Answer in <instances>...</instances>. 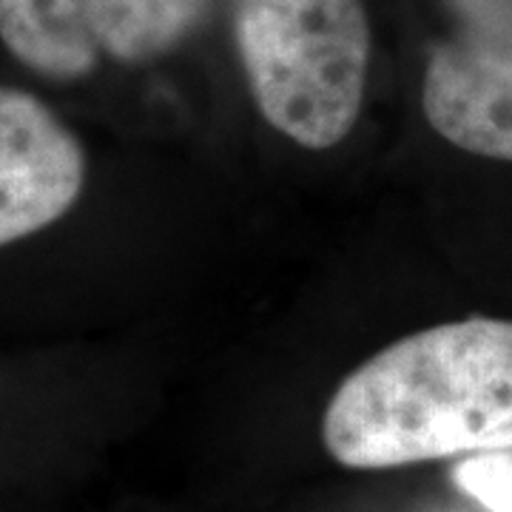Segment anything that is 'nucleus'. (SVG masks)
<instances>
[{"instance_id":"39448f33","label":"nucleus","mask_w":512,"mask_h":512,"mask_svg":"<svg viewBox=\"0 0 512 512\" xmlns=\"http://www.w3.org/2000/svg\"><path fill=\"white\" fill-rule=\"evenodd\" d=\"M421 109L447 143L512 163V55L467 37L441 43L424 69Z\"/></svg>"},{"instance_id":"f257e3e1","label":"nucleus","mask_w":512,"mask_h":512,"mask_svg":"<svg viewBox=\"0 0 512 512\" xmlns=\"http://www.w3.org/2000/svg\"><path fill=\"white\" fill-rule=\"evenodd\" d=\"M322 441L350 470L512 450V319L470 316L382 348L330 396Z\"/></svg>"},{"instance_id":"423d86ee","label":"nucleus","mask_w":512,"mask_h":512,"mask_svg":"<svg viewBox=\"0 0 512 512\" xmlns=\"http://www.w3.org/2000/svg\"><path fill=\"white\" fill-rule=\"evenodd\" d=\"M450 478L484 512H512V450L458 458Z\"/></svg>"},{"instance_id":"f03ea898","label":"nucleus","mask_w":512,"mask_h":512,"mask_svg":"<svg viewBox=\"0 0 512 512\" xmlns=\"http://www.w3.org/2000/svg\"><path fill=\"white\" fill-rule=\"evenodd\" d=\"M234 40L259 114L296 146L328 151L365 103V0H231Z\"/></svg>"},{"instance_id":"7ed1b4c3","label":"nucleus","mask_w":512,"mask_h":512,"mask_svg":"<svg viewBox=\"0 0 512 512\" xmlns=\"http://www.w3.org/2000/svg\"><path fill=\"white\" fill-rule=\"evenodd\" d=\"M211 0H0V40L29 72L72 83L103 60L146 63L194 35Z\"/></svg>"},{"instance_id":"0eeeda50","label":"nucleus","mask_w":512,"mask_h":512,"mask_svg":"<svg viewBox=\"0 0 512 512\" xmlns=\"http://www.w3.org/2000/svg\"><path fill=\"white\" fill-rule=\"evenodd\" d=\"M464 35L487 49L512 55V0H447Z\"/></svg>"},{"instance_id":"20e7f679","label":"nucleus","mask_w":512,"mask_h":512,"mask_svg":"<svg viewBox=\"0 0 512 512\" xmlns=\"http://www.w3.org/2000/svg\"><path fill=\"white\" fill-rule=\"evenodd\" d=\"M86 185L77 134L35 94L0 86V248L55 225Z\"/></svg>"}]
</instances>
